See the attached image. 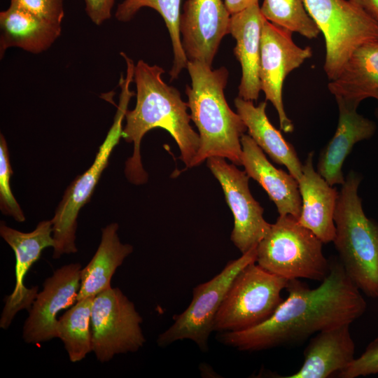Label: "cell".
Segmentation results:
<instances>
[{
	"label": "cell",
	"mask_w": 378,
	"mask_h": 378,
	"mask_svg": "<svg viewBox=\"0 0 378 378\" xmlns=\"http://www.w3.org/2000/svg\"><path fill=\"white\" fill-rule=\"evenodd\" d=\"M288 295L262 323L237 332H221L222 343L239 351H260L302 341L322 330L350 325L366 309L360 290L341 262L330 264L328 276L311 289L298 279L286 288Z\"/></svg>",
	"instance_id": "obj_1"
},
{
	"label": "cell",
	"mask_w": 378,
	"mask_h": 378,
	"mask_svg": "<svg viewBox=\"0 0 378 378\" xmlns=\"http://www.w3.org/2000/svg\"><path fill=\"white\" fill-rule=\"evenodd\" d=\"M164 73L162 67L141 59L134 66L136 102L134 108L125 113L122 138L133 144V153L125 162V174L135 185L144 184L148 180L141 163L140 146L149 130L159 127L167 131L178 145L180 158L188 168L192 167L199 148V134L190 124L188 104L176 88L164 82Z\"/></svg>",
	"instance_id": "obj_2"
},
{
	"label": "cell",
	"mask_w": 378,
	"mask_h": 378,
	"mask_svg": "<svg viewBox=\"0 0 378 378\" xmlns=\"http://www.w3.org/2000/svg\"><path fill=\"white\" fill-rule=\"evenodd\" d=\"M186 68L191 78V85L186 88L187 104L200 136L192 167L211 157L223 158L241 165V138L247 127L225 99L228 70L224 66L213 69L204 63L190 60Z\"/></svg>",
	"instance_id": "obj_3"
},
{
	"label": "cell",
	"mask_w": 378,
	"mask_h": 378,
	"mask_svg": "<svg viewBox=\"0 0 378 378\" xmlns=\"http://www.w3.org/2000/svg\"><path fill=\"white\" fill-rule=\"evenodd\" d=\"M361 178L351 172L338 195L333 240L340 262L356 286L378 298V223L368 218L358 189Z\"/></svg>",
	"instance_id": "obj_4"
},
{
	"label": "cell",
	"mask_w": 378,
	"mask_h": 378,
	"mask_svg": "<svg viewBox=\"0 0 378 378\" xmlns=\"http://www.w3.org/2000/svg\"><path fill=\"white\" fill-rule=\"evenodd\" d=\"M323 242L290 215L279 216L257 245L255 262L287 280L322 281L330 264L322 251Z\"/></svg>",
	"instance_id": "obj_5"
},
{
	"label": "cell",
	"mask_w": 378,
	"mask_h": 378,
	"mask_svg": "<svg viewBox=\"0 0 378 378\" xmlns=\"http://www.w3.org/2000/svg\"><path fill=\"white\" fill-rule=\"evenodd\" d=\"M132 82L130 76L120 78L121 92L113 122L100 145L93 163L69 185L51 219L55 242L54 259L78 251L76 245L78 216L83 206L90 200L102 174L108 165L111 154L122 136V121L130 99L134 95L130 90Z\"/></svg>",
	"instance_id": "obj_6"
},
{
	"label": "cell",
	"mask_w": 378,
	"mask_h": 378,
	"mask_svg": "<svg viewBox=\"0 0 378 378\" xmlns=\"http://www.w3.org/2000/svg\"><path fill=\"white\" fill-rule=\"evenodd\" d=\"M288 280L265 270L255 262L244 267L232 281L214 323V331L237 332L255 326L283 301Z\"/></svg>",
	"instance_id": "obj_7"
},
{
	"label": "cell",
	"mask_w": 378,
	"mask_h": 378,
	"mask_svg": "<svg viewBox=\"0 0 378 378\" xmlns=\"http://www.w3.org/2000/svg\"><path fill=\"white\" fill-rule=\"evenodd\" d=\"M326 43L324 71L332 80L360 46L378 41V22L349 0H303Z\"/></svg>",
	"instance_id": "obj_8"
},
{
	"label": "cell",
	"mask_w": 378,
	"mask_h": 378,
	"mask_svg": "<svg viewBox=\"0 0 378 378\" xmlns=\"http://www.w3.org/2000/svg\"><path fill=\"white\" fill-rule=\"evenodd\" d=\"M257 246L237 259L229 261L220 273L206 282L196 286L189 306L174 316V323L157 339L160 347L174 342L190 340L202 351L208 350V340L214 331L216 314L237 274L246 265L256 261Z\"/></svg>",
	"instance_id": "obj_9"
},
{
	"label": "cell",
	"mask_w": 378,
	"mask_h": 378,
	"mask_svg": "<svg viewBox=\"0 0 378 378\" xmlns=\"http://www.w3.org/2000/svg\"><path fill=\"white\" fill-rule=\"evenodd\" d=\"M143 319L134 303L118 288L94 297L91 313L92 351L101 363L115 355L136 352L146 342Z\"/></svg>",
	"instance_id": "obj_10"
},
{
	"label": "cell",
	"mask_w": 378,
	"mask_h": 378,
	"mask_svg": "<svg viewBox=\"0 0 378 378\" xmlns=\"http://www.w3.org/2000/svg\"><path fill=\"white\" fill-rule=\"evenodd\" d=\"M291 31L265 19L260 41L259 78L260 88L276 110L280 128L286 133L293 131L282 100V88L289 73L312 56L309 46L301 48L292 38Z\"/></svg>",
	"instance_id": "obj_11"
},
{
	"label": "cell",
	"mask_w": 378,
	"mask_h": 378,
	"mask_svg": "<svg viewBox=\"0 0 378 378\" xmlns=\"http://www.w3.org/2000/svg\"><path fill=\"white\" fill-rule=\"evenodd\" d=\"M206 164L221 186L233 214L231 241L241 254L245 253L258 244L271 224L265 220L263 208L251 195L248 187L250 177L245 171L220 157L208 158Z\"/></svg>",
	"instance_id": "obj_12"
},
{
	"label": "cell",
	"mask_w": 378,
	"mask_h": 378,
	"mask_svg": "<svg viewBox=\"0 0 378 378\" xmlns=\"http://www.w3.org/2000/svg\"><path fill=\"white\" fill-rule=\"evenodd\" d=\"M81 265H65L46 279L29 310L22 337L28 344H38L57 337V314L77 301Z\"/></svg>",
	"instance_id": "obj_13"
},
{
	"label": "cell",
	"mask_w": 378,
	"mask_h": 378,
	"mask_svg": "<svg viewBox=\"0 0 378 378\" xmlns=\"http://www.w3.org/2000/svg\"><path fill=\"white\" fill-rule=\"evenodd\" d=\"M0 235L13 249L15 257V284L13 291L6 297L1 318L0 328L7 329L17 313L31 308L38 287L24 286L25 276L32 265L40 258L42 251L55 245L51 220H43L29 232L13 229L1 221Z\"/></svg>",
	"instance_id": "obj_14"
},
{
	"label": "cell",
	"mask_w": 378,
	"mask_h": 378,
	"mask_svg": "<svg viewBox=\"0 0 378 378\" xmlns=\"http://www.w3.org/2000/svg\"><path fill=\"white\" fill-rule=\"evenodd\" d=\"M230 17L223 0L185 2L180 18V33L188 61L212 66L223 38L230 34Z\"/></svg>",
	"instance_id": "obj_15"
},
{
	"label": "cell",
	"mask_w": 378,
	"mask_h": 378,
	"mask_svg": "<svg viewBox=\"0 0 378 378\" xmlns=\"http://www.w3.org/2000/svg\"><path fill=\"white\" fill-rule=\"evenodd\" d=\"M339 108V120L331 140L320 154L317 172L330 185H343L345 178L343 163L354 146L370 139L375 132V123L357 113L358 104L335 97Z\"/></svg>",
	"instance_id": "obj_16"
},
{
	"label": "cell",
	"mask_w": 378,
	"mask_h": 378,
	"mask_svg": "<svg viewBox=\"0 0 378 378\" xmlns=\"http://www.w3.org/2000/svg\"><path fill=\"white\" fill-rule=\"evenodd\" d=\"M241 165L250 178L256 181L275 204L279 216L298 219L302 200L298 181L288 172L276 168L248 134L241 138Z\"/></svg>",
	"instance_id": "obj_17"
},
{
	"label": "cell",
	"mask_w": 378,
	"mask_h": 378,
	"mask_svg": "<svg viewBox=\"0 0 378 378\" xmlns=\"http://www.w3.org/2000/svg\"><path fill=\"white\" fill-rule=\"evenodd\" d=\"M314 154H308L298 181L302 208L298 220L323 243H329L335 236L334 214L339 192L315 170Z\"/></svg>",
	"instance_id": "obj_18"
},
{
	"label": "cell",
	"mask_w": 378,
	"mask_h": 378,
	"mask_svg": "<svg viewBox=\"0 0 378 378\" xmlns=\"http://www.w3.org/2000/svg\"><path fill=\"white\" fill-rule=\"evenodd\" d=\"M258 3L231 15L230 34L236 40L234 54L241 66L239 97L256 101L259 97L260 41L265 20Z\"/></svg>",
	"instance_id": "obj_19"
},
{
	"label": "cell",
	"mask_w": 378,
	"mask_h": 378,
	"mask_svg": "<svg viewBox=\"0 0 378 378\" xmlns=\"http://www.w3.org/2000/svg\"><path fill=\"white\" fill-rule=\"evenodd\" d=\"M350 325L322 330L312 338L304 361L295 373L284 378H327L345 369L355 358Z\"/></svg>",
	"instance_id": "obj_20"
},
{
	"label": "cell",
	"mask_w": 378,
	"mask_h": 378,
	"mask_svg": "<svg viewBox=\"0 0 378 378\" xmlns=\"http://www.w3.org/2000/svg\"><path fill=\"white\" fill-rule=\"evenodd\" d=\"M234 105L247 127L248 134L274 162L285 166L298 182L303 164L291 144L269 120L265 111L266 102L255 106L253 101L238 97L234 99Z\"/></svg>",
	"instance_id": "obj_21"
},
{
	"label": "cell",
	"mask_w": 378,
	"mask_h": 378,
	"mask_svg": "<svg viewBox=\"0 0 378 378\" xmlns=\"http://www.w3.org/2000/svg\"><path fill=\"white\" fill-rule=\"evenodd\" d=\"M0 55L8 48L34 54L48 49L61 34V25L46 22L12 3L0 13Z\"/></svg>",
	"instance_id": "obj_22"
},
{
	"label": "cell",
	"mask_w": 378,
	"mask_h": 378,
	"mask_svg": "<svg viewBox=\"0 0 378 378\" xmlns=\"http://www.w3.org/2000/svg\"><path fill=\"white\" fill-rule=\"evenodd\" d=\"M328 87L335 97L358 105L367 98L378 101V41L358 47Z\"/></svg>",
	"instance_id": "obj_23"
},
{
	"label": "cell",
	"mask_w": 378,
	"mask_h": 378,
	"mask_svg": "<svg viewBox=\"0 0 378 378\" xmlns=\"http://www.w3.org/2000/svg\"><path fill=\"white\" fill-rule=\"evenodd\" d=\"M118 224L112 223L102 229L99 245L88 264L80 271V284L77 301L111 288L117 268L132 253L133 246L122 244L118 235Z\"/></svg>",
	"instance_id": "obj_24"
},
{
	"label": "cell",
	"mask_w": 378,
	"mask_h": 378,
	"mask_svg": "<svg viewBox=\"0 0 378 378\" xmlns=\"http://www.w3.org/2000/svg\"><path fill=\"white\" fill-rule=\"evenodd\" d=\"M183 0H124L115 12L120 22H128L144 7L151 8L162 17L169 33L173 53V65L169 72L171 80L178 78L186 68L188 59L182 46L180 33L181 6Z\"/></svg>",
	"instance_id": "obj_25"
},
{
	"label": "cell",
	"mask_w": 378,
	"mask_h": 378,
	"mask_svg": "<svg viewBox=\"0 0 378 378\" xmlns=\"http://www.w3.org/2000/svg\"><path fill=\"white\" fill-rule=\"evenodd\" d=\"M94 297L76 301L57 319V335L71 362L76 363L92 351L91 313Z\"/></svg>",
	"instance_id": "obj_26"
},
{
	"label": "cell",
	"mask_w": 378,
	"mask_h": 378,
	"mask_svg": "<svg viewBox=\"0 0 378 378\" xmlns=\"http://www.w3.org/2000/svg\"><path fill=\"white\" fill-rule=\"evenodd\" d=\"M260 11L271 23L312 39L320 34L303 0H264Z\"/></svg>",
	"instance_id": "obj_27"
},
{
	"label": "cell",
	"mask_w": 378,
	"mask_h": 378,
	"mask_svg": "<svg viewBox=\"0 0 378 378\" xmlns=\"http://www.w3.org/2000/svg\"><path fill=\"white\" fill-rule=\"evenodd\" d=\"M13 170L10 155L4 136L0 134V209L2 214L22 223L26 218L24 213L12 193L10 180Z\"/></svg>",
	"instance_id": "obj_28"
},
{
	"label": "cell",
	"mask_w": 378,
	"mask_h": 378,
	"mask_svg": "<svg viewBox=\"0 0 378 378\" xmlns=\"http://www.w3.org/2000/svg\"><path fill=\"white\" fill-rule=\"evenodd\" d=\"M378 374V337L372 341L364 352L343 370L337 373L340 378H356Z\"/></svg>",
	"instance_id": "obj_29"
},
{
	"label": "cell",
	"mask_w": 378,
	"mask_h": 378,
	"mask_svg": "<svg viewBox=\"0 0 378 378\" xmlns=\"http://www.w3.org/2000/svg\"><path fill=\"white\" fill-rule=\"evenodd\" d=\"M10 3L57 25H61L64 16L62 0H11Z\"/></svg>",
	"instance_id": "obj_30"
},
{
	"label": "cell",
	"mask_w": 378,
	"mask_h": 378,
	"mask_svg": "<svg viewBox=\"0 0 378 378\" xmlns=\"http://www.w3.org/2000/svg\"><path fill=\"white\" fill-rule=\"evenodd\" d=\"M115 0H85V11L90 20L100 25L111 17Z\"/></svg>",
	"instance_id": "obj_31"
},
{
	"label": "cell",
	"mask_w": 378,
	"mask_h": 378,
	"mask_svg": "<svg viewBox=\"0 0 378 378\" xmlns=\"http://www.w3.org/2000/svg\"><path fill=\"white\" fill-rule=\"evenodd\" d=\"M378 22V0H349Z\"/></svg>",
	"instance_id": "obj_32"
},
{
	"label": "cell",
	"mask_w": 378,
	"mask_h": 378,
	"mask_svg": "<svg viewBox=\"0 0 378 378\" xmlns=\"http://www.w3.org/2000/svg\"><path fill=\"white\" fill-rule=\"evenodd\" d=\"M229 13L232 15L238 13L253 4L258 3V0H223Z\"/></svg>",
	"instance_id": "obj_33"
},
{
	"label": "cell",
	"mask_w": 378,
	"mask_h": 378,
	"mask_svg": "<svg viewBox=\"0 0 378 378\" xmlns=\"http://www.w3.org/2000/svg\"><path fill=\"white\" fill-rule=\"evenodd\" d=\"M376 115H377V116L378 117V108H377V111H376Z\"/></svg>",
	"instance_id": "obj_34"
}]
</instances>
